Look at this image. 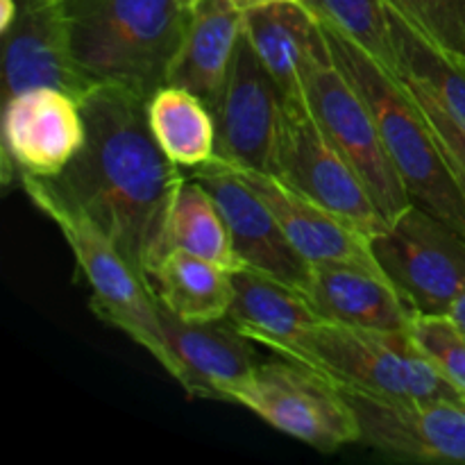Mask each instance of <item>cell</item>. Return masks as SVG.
Listing matches in <instances>:
<instances>
[{"label":"cell","mask_w":465,"mask_h":465,"mask_svg":"<svg viewBox=\"0 0 465 465\" xmlns=\"http://www.w3.org/2000/svg\"><path fill=\"white\" fill-rule=\"evenodd\" d=\"M386 280L422 316H448L465 291V241L430 212L411 204L371 239Z\"/></svg>","instance_id":"cell-7"},{"label":"cell","mask_w":465,"mask_h":465,"mask_svg":"<svg viewBox=\"0 0 465 465\" xmlns=\"http://www.w3.org/2000/svg\"><path fill=\"white\" fill-rule=\"evenodd\" d=\"M409 334L422 350L427 361L465 395V334L448 316L418 313Z\"/></svg>","instance_id":"cell-26"},{"label":"cell","mask_w":465,"mask_h":465,"mask_svg":"<svg viewBox=\"0 0 465 465\" xmlns=\"http://www.w3.org/2000/svg\"><path fill=\"white\" fill-rule=\"evenodd\" d=\"M404 84V89L411 94V98L416 100V104L420 107L422 116H425L427 125L434 132L436 141H439L440 150L448 157L450 166H452L454 175L459 177L461 186L465 189V130L445 112L439 104V100L416 80H409V77H402L400 80Z\"/></svg>","instance_id":"cell-27"},{"label":"cell","mask_w":465,"mask_h":465,"mask_svg":"<svg viewBox=\"0 0 465 465\" xmlns=\"http://www.w3.org/2000/svg\"><path fill=\"white\" fill-rule=\"evenodd\" d=\"M182 3H184V5H186V7H191V5H193V3H195V0H182Z\"/></svg>","instance_id":"cell-30"},{"label":"cell","mask_w":465,"mask_h":465,"mask_svg":"<svg viewBox=\"0 0 465 465\" xmlns=\"http://www.w3.org/2000/svg\"><path fill=\"white\" fill-rule=\"evenodd\" d=\"M150 284L168 313L189 322L227 318L236 293L234 272L184 250H171Z\"/></svg>","instance_id":"cell-20"},{"label":"cell","mask_w":465,"mask_h":465,"mask_svg":"<svg viewBox=\"0 0 465 465\" xmlns=\"http://www.w3.org/2000/svg\"><path fill=\"white\" fill-rule=\"evenodd\" d=\"M286 95L248 36H241L223 94L213 107L216 157L275 175L284 134Z\"/></svg>","instance_id":"cell-9"},{"label":"cell","mask_w":465,"mask_h":465,"mask_svg":"<svg viewBox=\"0 0 465 465\" xmlns=\"http://www.w3.org/2000/svg\"><path fill=\"white\" fill-rule=\"evenodd\" d=\"M3 35V98L36 86H54L82 100L95 89L73 57L64 7L57 0H18Z\"/></svg>","instance_id":"cell-13"},{"label":"cell","mask_w":465,"mask_h":465,"mask_svg":"<svg viewBox=\"0 0 465 465\" xmlns=\"http://www.w3.org/2000/svg\"><path fill=\"white\" fill-rule=\"evenodd\" d=\"M57 3H62V0H57Z\"/></svg>","instance_id":"cell-31"},{"label":"cell","mask_w":465,"mask_h":465,"mask_svg":"<svg viewBox=\"0 0 465 465\" xmlns=\"http://www.w3.org/2000/svg\"><path fill=\"white\" fill-rule=\"evenodd\" d=\"M234 289L227 321L280 357H286L313 322L322 321L298 291L250 268L234 272Z\"/></svg>","instance_id":"cell-19"},{"label":"cell","mask_w":465,"mask_h":465,"mask_svg":"<svg viewBox=\"0 0 465 465\" xmlns=\"http://www.w3.org/2000/svg\"><path fill=\"white\" fill-rule=\"evenodd\" d=\"M284 359L330 377L339 389L386 400H465L409 331L318 321Z\"/></svg>","instance_id":"cell-3"},{"label":"cell","mask_w":465,"mask_h":465,"mask_svg":"<svg viewBox=\"0 0 465 465\" xmlns=\"http://www.w3.org/2000/svg\"><path fill=\"white\" fill-rule=\"evenodd\" d=\"M227 402L250 409L272 430L318 452L361 443L359 418L343 391L322 372L291 359L259 363L243 381L232 386Z\"/></svg>","instance_id":"cell-5"},{"label":"cell","mask_w":465,"mask_h":465,"mask_svg":"<svg viewBox=\"0 0 465 465\" xmlns=\"http://www.w3.org/2000/svg\"><path fill=\"white\" fill-rule=\"evenodd\" d=\"M154 141L180 168H200L216 157V118L207 103L184 86L163 84L148 100Z\"/></svg>","instance_id":"cell-21"},{"label":"cell","mask_w":465,"mask_h":465,"mask_svg":"<svg viewBox=\"0 0 465 465\" xmlns=\"http://www.w3.org/2000/svg\"><path fill=\"white\" fill-rule=\"evenodd\" d=\"M302 298L322 321L371 330L409 331L418 316L384 275L354 266H312Z\"/></svg>","instance_id":"cell-17"},{"label":"cell","mask_w":465,"mask_h":465,"mask_svg":"<svg viewBox=\"0 0 465 465\" xmlns=\"http://www.w3.org/2000/svg\"><path fill=\"white\" fill-rule=\"evenodd\" d=\"M243 14L232 0H195L166 84L184 86L213 112L243 36Z\"/></svg>","instance_id":"cell-18"},{"label":"cell","mask_w":465,"mask_h":465,"mask_svg":"<svg viewBox=\"0 0 465 465\" xmlns=\"http://www.w3.org/2000/svg\"><path fill=\"white\" fill-rule=\"evenodd\" d=\"M163 325L173 357L168 375L193 398L227 402L232 386L259 366L254 341L227 318L189 322L163 309Z\"/></svg>","instance_id":"cell-15"},{"label":"cell","mask_w":465,"mask_h":465,"mask_svg":"<svg viewBox=\"0 0 465 465\" xmlns=\"http://www.w3.org/2000/svg\"><path fill=\"white\" fill-rule=\"evenodd\" d=\"M73 57L94 86L150 95L168 82L189 25L182 0H62Z\"/></svg>","instance_id":"cell-2"},{"label":"cell","mask_w":465,"mask_h":465,"mask_svg":"<svg viewBox=\"0 0 465 465\" xmlns=\"http://www.w3.org/2000/svg\"><path fill=\"white\" fill-rule=\"evenodd\" d=\"M82 103L54 86H36L5 100V180L57 177L84 145Z\"/></svg>","instance_id":"cell-11"},{"label":"cell","mask_w":465,"mask_h":465,"mask_svg":"<svg viewBox=\"0 0 465 465\" xmlns=\"http://www.w3.org/2000/svg\"><path fill=\"white\" fill-rule=\"evenodd\" d=\"M193 177L204 184L221 207L245 268L282 282L302 295L312 263L304 262L302 254L293 248L280 221L236 168L225 159L213 157L212 162L195 168Z\"/></svg>","instance_id":"cell-12"},{"label":"cell","mask_w":465,"mask_h":465,"mask_svg":"<svg viewBox=\"0 0 465 465\" xmlns=\"http://www.w3.org/2000/svg\"><path fill=\"white\" fill-rule=\"evenodd\" d=\"M168 245L171 250H184L195 257L207 259L230 272L245 268L243 259L236 252L221 207L193 175L182 182L173 203Z\"/></svg>","instance_id":"cell-22"},{"label":"cell","mask_w":465,"mask_h":465,"mask_svg":"<svg viewBox=\"0 0 465 465\" xmlns=\"http://www.w3.org/2000/svg\"><path fill=\"white\" fill-rule=\"evenodd\" d=\"M27 198L59 227L75 254L80 272L91 289V309L112 327L148 350L162 368L171 371V348L163 325V307L153 284L132 266L125 254L91 218L53 198L32 180H18Z\"/></svg>","instance_id":"cell-4"},{"label":"cell","mask_w":465,"mask_h":465,"mask_svg":"<svg viewBox=\"0 0 465 465\" xmlns=\"http://www.w3.org/2000/svg\"><path fill=\"white\" fill-rule=\"evenodd\" d=\"M236 7L245 9H252V7H262V5H271V3H280V0H232Z\"/></svg>","instance_id":"cell-29"},{"label":"cell","mask_w":465,"mask_h":465,"mask_svg":"<svg viewBox=\"0 0 465 465\" xmlns=\"http://www.w3.org/2000/svg\"><path fill=\"white\" fill-rule=\"evenodd\" d=\"M304 100L327 136L361 177L381 216L391 223L407 212L413 203L391 159L375 114L341 71L331 48L313 59L304 77Z\"/></svg>","instance_id":"cell-6"},{"label":"cell","mask_w":465,"mask_h":465,"mask_svg":"<svg viewBox=\"0 0 465 465\" xmlns=\"http://www.w3.org/2000/svg\"><path fill=\"white\" fill-rule=\"evenodd\" d=\"M448 318L465 334V291L452 302V307H450L448 312Z\"/></svg>","instance_id":"cell-28"},{"label":"cell","mask_w":465,"mask_h":465,"mask_svg":"<svg viewBox=\"0 0 465 465\" xmlns=\"http://www.w3.org/2000/svg\"><path fill=\"white\" fill-rule=\"evenodd\" d=\"M395 44L400 57V80H416L439 100L440 107L465 130V64L452 62L416 35L393 14Z\"/></svg>","instance_id":"cell-24"},{"label":"cell","mask_w":465,"mask_h":465,"mask_svg":"<svg viewBox=\"0 0 465 465\" xmlns=\"http://www.w3.org/2000/svg\"><path fill=\"white\" fill-rule=\"evenodd\" d=\"M275 175L327 212L352 223L371 239L389 225L361 177L327 136L304 98L286 100Z\"/></svg>","instance_id":"cell-8"},{"label":"cell","mask_w":465,"mask_h":465,"mask_svg":"<svg viewBox=\"0 0 465 465\" xmlns=\"http://www.w3.org/2000/svg\"><path fill=\"white\" fill-rule=\"evenodd\" d=\"M420 39L465 64V0H386Z\"/></svg>","instance_id":"cell-25"},{"label":"cell","mask_w":465,"mask_h":465,"mask_svg":"<svg viewBox=\"0 0 465 465\" xmlns=\"http://www.w3.org/2000/svg\"><path fill=\"white\" fill-rule=\"evenodd\" d=\"M322 25L366 53L381 71L400 80L393 9L386 0H300Z\"/></svg>","instance_id":"cell-23"},{"label":"cell","mask_w":465,"mask_h":465,"mask_svg":"<svg viewBox=\"0 0 465 465\" xmlns=\"http://www.w3.org/2000/svg\"><path fill=\"white\" fill-rule=\"evenodd\" d=\"M243 32L286 100H302L313 59L330 50L316 14L300 0H280L245 9Z\"/></svg>","instance_id":"cell-16"},{"label":"cell","mask_w":465,"mask_h":465,"mask_svg":"<svg viewBox=\"0 0 465 465\" xmlns=\"http://www.w3.org/2000/svg\"><path fill=\"white\" fill-rule=\"evenodd\" d=\"M84 145L57 177L32 180L95 223L150 282L171 252L168 223L182 182L148 123V98L123 86H95L82 100Z\"/></svg>","instance_id":"cell-1"},{"label":"cell","mask_w":465,"mask_h":465,"mask_svg":"<svg viewBox=\"0 0 465 465\" xmlns=\"http://www.w3.org/2000/svg\"><path fill=\"white\" fill-rule=\"evenodd\" d=\"M343 393L359 418L361 443L381 457L407 463H465V400Z\"/></svg>","instance_id":"cell-10"},{"label":"cell","mask_w":465,"mask_h":465,"mask_svg":"<svg viewBox=\"0 0 465 465\" xmlns=\"http://www.w3.org/2000/svg\"><path fill=\"white\" fill-rule=\"evenodd\" d=\"M234 168L280 221L282 230L304 262L312 266H354L384 275L372 254L371 236L363 234L359 227L327 212L277 175L252 168Z\"/></svg>","instance_id":"cell-14"}]
</instances>
